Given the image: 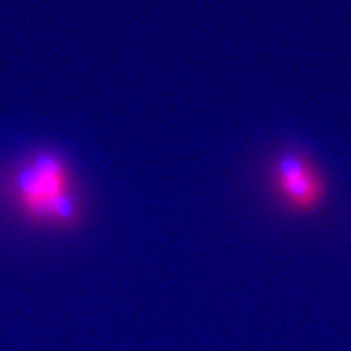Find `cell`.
<instances>
[{
    "instance_id": "cell-1",
    "label": "cell",
    "mask_w": 351,
    "mask_h": 351,
    "mask_svg": "<svg viewBox=\"0 0 351 351\" xmlns=\"http://www.w3.org/2000/svg\"><path fill=\"white\" fill-rule=\"evenodd\" d=\"M13 208L34 228L77 231L85 221V200L67 158L41 148L15 166L8 179Z\"/></svg>"
},
{
    "instance_id": "cell-2",
    "label": "cell",
    "mask_w": 351,
    "mask_h": 351,
    "mask_svg": "<svg viewBox=\"0 0 351 351\" xmlns=\"http://www.w3.org/2000/svg\"><path fill=\"white\" fill-rule=\"evenodd\" d=\"M267 182L276 204L291 215H311L327 199V178L300 148H287L274 158Z\"/></svg>"
}]
</instances>
